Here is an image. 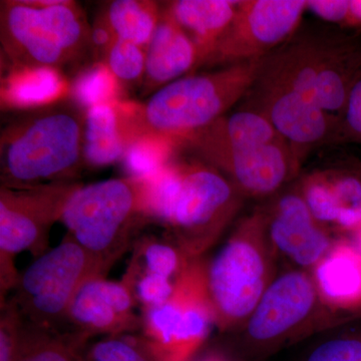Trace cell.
<instances>
[{"label": "cell", "mask_w": 361, "mask_h": 361, "mask_svg": "<svg viewBox=\"0 0 361 361\" xmlns=\"http://www.w3.org/2000/svg\"><path fill=\"white\" fill-rule=\"evenodd\" d=\"M180 157L176 154L149 177L152 216L167 227L171 241L194 260L220 238L238 212L243 194L207 161Z\"/></svg>", "instance_id": "6da1fadb"}, {"label": "cell", "mask_w": 361, "mask_h": 361, "mask_svg": "<svg viewBox=\"0 0 361 361\" xmlns=\"http://www.w3.org/2000/svg\"><path fill=\"white\" fill-rule=\"evenodd\" d=\"M85 114L70 97L11 118L0 134V187L78 182L85 166Z\"/></svg>", "instance_id": "7a4b0ae2"}, {"label": "cell", "mask_w": 361, "mask_h": 361, "mask_svg": "<svg viewBox=\"0 0 361 361\" xmlns=\"http://www.w3.org/2000/svg\"><path fill=\"white\" fill-rule=\"evenodd\" d=\"M261 59L190 73L166 85L145 103L123 101L135 141L183 142L219 121L251 90Z\"/></svg>", "instance_id": "3957f363"}, {"label": "cell", "mask_w": 361, "mask_h": 361, "mask_svg": "<svg viewBox=\"0 0 361 361\" xmlns=\"http://www.w3.org/2000/svg\"><path fill=\"white\" fill-rule=\"evenodd\" d=\"M90 27L82 6L56 0L0 1V47L6 68H51L80 66L90 52Z\"/></svg>", "instance_id": "277c9868"}, {"label": "cell", "mask_w": 361, "mask_h": 361, "mask_svg": "<svg viewBox=\"0 0 361 361\" xmlns=\"http://www.w3.org/2000/svg\"><path fill=\"white\" fill-rule=\"evenodd\" d=\"M152 219L149 178H115L80 185L71 194L61 222L104 274Z\"/></svg>", "instance_id": "5b68a950"}, {"label": "cell", "mask_w": 361, "mask_h": 361, "mask_svg": "<svg viewBox=\"0 0 361 361\" xmlns=\"http://www.w3.org/2000/svg\"><path fill=\"white\" fill-rule=\"evenodd\" d=\"M275 252L265 215L257 213L242 221L207 262V284L218 329H231L250 317L274 280Z\"/></svg>", "instance_id": "8992f818"}, {"label": "cell", "mask_w": 361, "mask_h": 361, "mask_svg": "<svg viewBox=\"0 0 361 361\" xmlns=\"http://www.w3.org/2000/svg\"><path fill=\"white\" fill-rule=\"evenodd\" d=\"M96 277H106L87 251L66 234L61 243L39 256L16 284L11 302L25 324L59 331L80 287Z\"/></svg>", "instance_id": "52a82bcc"}, {"label": "cell", "mask_w": 361, "mask_h": 361, "mask_svg": "<svg viewBox=\"0 0 361 361\" xmlns=\"http://www.w3.org/2000/svg\"><path fill=\"white\" fill-rule=\"evenodd\" d=\"M142 318V345L152 360H191L216 326L206 261H190L169 300L144 311Z\"/></svg>", "instance_id": "ba28073f"}, {"label": "cell", "mask_w": 361, "mask_h": 361, "mask_svg": "<svg viewBox=\"0 0 361 361\" xmlns=\"http://www.w3.org/2000/svg\"><path fill=\"white\" fill-rule=\"evenodd\" d=\"M80 183H56L32 189L0 187V293L1 301L20 280L16 258L23 252H47L54 223L61 222L71 194Z\"/></svg>", "instance_id": "9c48e42d"}, {"label": "cell", "mask_w": 361, "mask_h": 361, "mask_svg": "<svg viewBox=\"0 0 361 361\" xmlns=\"http://www.w3.org/2000/svg\"><path fill=\"white\" fill-rule=\"evenodd\" d=\"M306 11L301 0L239 1L236 16L205 66H231L264 59L293 35Z\"/></svg>", "instance_id": "30bf717a"}, {"label": "cell", "mask_w": 361, "mask_h": 361, "mask_svg": "<svg viewBox=\"0 0 361 361\" xmlns=\"http://www.w3.org/2000/svg\"><path fill=\"white\" fill-rule=\"evenodd\" d=\"M182 149L218 169L243 195L267 196L279 189L293 171L285 140L271 144H226L196 135Z\"/></svg>", "instance_id": "8fae6325"}, {"label": "cell", "mask_w": 361, "mask_h": 361, "mask_svg": "<svg viewBox=\"0 0 361 361\" xmlns=\"http://www.w3.org/2000/svg\"><path fill=\"white\" fill-rule=\"evenodd\" d=\"M318 293L313 278L291 271L273 280L247 320L252 341L270 344L286 336L314 308Z\"/></svg>", "instance_id": "7c38bea8"}, {"label": "cell", "mask_w": 361, "mask_h": 361, "mask_svg": "<svg viewBox=\"0 0 361 361\" xmlns=\"http://www.w3.org/2000/svg\"><path fill=\"white\" fill-rule=\"evenodd\" d=\"M134 294L125 282L96 277L85 282L73 298L68 320L85 336H118L142 329V318L135 314Z\"/></svg>", "instance_id": "4fadbf2b"}, {"label": "cell", "mask_w": 361, "mask_h": 361, "mask_svg": "<svg viewBox=\"0 0 361 361\" xmlns=\"http://www.w3.org/2000/svg\"><path fill=\"white\" fill-rule=\"evenodd\" d=\"M265 218L275 251L301 267H314L332 247L324 227L314 219L301 195H285Z\"/></svg>", "instance_id": "5bb4252c"}, {"label": "cell", "mask_w": 361, "mask_h": 361, "mask_svg": "<svg viewBox=\"0 0 361 361\" xmlns=\"http://www.w3.org/2000/svg\"><path fill=\"white\" fill-rule=\"evenodd\" d=\"M161 16L146 49V71L140 87L142 97L152 96L166 85L199 68L196 45L178 25L161 2Z\"/></svg>", "instance_id": "9a60e30c"}, {"label": "cell", "mask_w": 361, "mask_h": 361, "mask_svg": "<svg viewBox=\"0 0 361 361\" xmlns=\"http://www.w3.org/2000/svg\"><path fill=\"white\" fill-rule=\"evenodd\" d=\"M314 219L343 230L361 228V180L355 175H313L301 193Z\"/></svg>", "instance_id": "2e32d148"}, {"label": "cell", "mask_w": 361, "mask_h": 361, "mask_svg": "<svg viewBox=\"0 0 361 361\" xmlns=\"http://www.w3.org/2000/svg\"><path fill=\"white\" fill-rule=\"evenodd\" d=\"M264 111L259 113L269 120L285 141L299 146L316 144L326 137L334 118L319 106L292 90H265Z\"/></svg>", "instance_id": "e0dca14e"}, {"label": "cell", "mask_w": 361, "mask_h": 361, "mask_svg": "<svg viewBox=\"0 0 361 361\" xmlns=\"http://www.w3.org/2000/svg\"><path fill=\"white\" fill-rule=\"evenodd\" d=\"M134 141L123 99L96 104L85 110V166L102 168L123 161Z\"/></svg>", "instance_id": "ac0fdd59"}, {"label": "cell", "mask_w": 361, "mask_h": 361, "mask_svg": "<svg viewBox=\"0 0 361 361\" xmlns=\"http://www.w3.org/2000/svg\"><path fill=\"white\" fill-rule=\"evenodd\" d=\"M161 4L196 45L200 68L206 65L216 45L231 25L239 1L175 0L161 1Z\"/></svg>", "instance_id": "d6986e66"}, {"label": "cell", "mask_w": 361, "mask_h": 361, "mask_svg": "<svg viewBox=\"0 0 361 361\" xmlns=\"http://www.w3.org/2000/svg\"><path fill=\"white\" fill-rule=\"evenodd\" d=\"M1 78V109L32 111L71 97L63 71L51 68H6Z\"/></svg>", "instance_id": "ffe728a7"}, {"label": "cell", "mask_w": 361, "mask_h": 361, "mask_svg": "<svg viewBox=\"0 0 361 361\" xmlns=\"http://www.w3.org/2000/svg\"><path fill=\"white\" fill-rule=\"evenodd\" d=\"M313 281L318 296L334 307L348 310L361 304V253L341 243L314 266Z\"/></svg>", "instance_id": "44dd1931"}, {"label": "cell", "mask_w": 361, "mask_h": 361, "mask_svg": "<svg viewBox=\"0 0 361 361\" xmlns=\"http://www.w3.org/2000/svg\"><path fill=\"white\" fill-rule=\"evenodd\" d=\"M161 2L149 0H114L104 4L101 13L116 39L147 49L161 16Z\"/></svg>", "instance_id": "7402d4cb"}, {"label": "cell", "mask_w": 361, "mask_h": 361, "mask_svg": "<svg viewBox=\"0 0 361 361\" xmlns=\"http://www.w3.org/2000/svg\"><path fill=\"white\" fill-rule=\"evenodd\" d=\"M85 334H61L33 329L23 322L18 353L13 361H80L78 346L87 338Z\"/></svg>", "instance_id": "603a6c76"}, {"label": "cell", "mask_w": 361, "mask_h": 361, "mask_svg": "<svg viewBox=\"0 0 361 361\" xmlns=\"http://www.w3.org/2000/svg\"><path fill=\"white\" fill-rule=\"evenodd\" d=\"M190 261L170 239L161 241L155 237H145L135 244L130 264L147 272L176 280Z\"/></svg>", "instance_id": "cb8c5ba5"}, {"label": "cell", "mask_w": 361, "mask_h": 361, "mask_svg": "<svg viewBox=\"0 0 361 361\" xmlns=\"http://www.w3.org/2000/svg\"><path fill=\"white\" fill-rule=\"evenodd\" d=\"M123 90L104 63H92L75 77L71 84V97L87 110L96 104L121 101Z\"/></svg>", "instance_id": "d4e9b609"}, {"label": "cell", "mask_w": 361, "mask_h": 361, "mask_svg": "<svg viewBox=\"0 0 361 361\" xmlns=\"http://www.w3.org/2000/svg\"><path fill=\"white\" fill-rule=\"evenodd\" d=\"M179 151L174 142L140 137L130 145L123 161L130 177L149 178L160 172Z\"/></svg>", "instance_id": "484cf974"}, {"label": "cell", "mask_w": 361, "mask_h": 361, "mask_svg": "<svg viewBox=\"0 0 361 361\" xmlns=\"http://www.w3.org/2000/svg\"><path fill=\"white\" fill-rule=\"evenodd\" d=\"M103 63L123 90L141 87L146 71V49L127 40L116 39L106 52Z\"/></svg>", "instance_id": "4316f807"}, {"label": "cell", "mask_w": 361, "mask_h": 361, "mask_svg": "<svg viewBox=\"0 0 361 361\" xmlns=\"http://www.w3.org/2000/svg\"><path fill=\"white\" fill-rule=\"evenodd\" d=\"M123 281L130 287L137 303L147 311L169 300L174 292L176 280L147 272L130 263Z\"/></svg>", "instance_id": "83f0119b"}, {"label": "cell", "mask_w": 361, "mask_h": 361, "mask_svg": "<svg viewBox=\"0 0 361 361\" xmlns=\"http://www.w3.org/2000/svg\"><path fill=\"white\" fill-rule=\"evenodd\" d=\"M23 320L11 301L1 304L0 361H13L20 345Z\"/></svg>", "instance_id": "f1b7e54d"}, {"label": "cell", "mask_w": 361, "mask_h": 361, "mask_svg": "<svg viewBox=\"0 0 361 361\" xmlns=\"http://www.w3.org/2000/svg\"><path fill=\"white\" fill-rule=\"evenodd\" d=\"M90 361H153L132 342L118 336L108 337L97 342L90 351Z\"/></svg>", "instance_id": "f546056e"}, {"label": "cell", "mask_w": 361, "mask_h": 361, "mask_svg": "<svg viewBox=\"0 0 361 361\" xmlns=\"http://www.w3.org/2000/svg\"><path fill=\"white\" fill-rule=\"evenodd\" d=\"M307 361H361V337L331 339L312 351Z\"/></svg>", "instance_id": "4dcf8cb0"}, {"label": "cell", "mask_w": 361, "mask_h": 361, "mask_svg": "<svg viewBox=\"0 0 361 361\" xmlns=\"http://www.w3.org/2000/svg\"><path fill=\"white\" fill-rule=\"evenodd\" d=\"M306 9L323 20L351 28L350 0H311Z\"/></svg>", "instance_id": "1f68e13d"}, {"label": "cell", "mask_w": 361, "mask_h": 361, "mask_svg": "<svg viewBox=\"0 0 361 361\" xmlns=\"http://www.w3.org/2000/svg\"><path fill=\"white\" fill-rule=\"evenodd\" d=\"M341 127L346 137L361 142V75L349 92Z\"/></svg>", "instance_id": "d6a6232c"}, {"label": "cell", "mask_w": 361, "mask_h": 361, "mask_svg": "<svg viewBox=\"0 0 361 361\" xmlns=\"http://www.w3.org/2000/svg\"><path fill=\"white\" fill-rule=\"evenodd\" d=\"M116 39V35L108 21L104 18V14L99 11V14L90 27V49L92 63H104L106 52Z\"/></svg>", "instance_id": "836d02e7"}, {"label": "cell", "mask_w": 361, "mask_h": 361, "mask_svg": "<svg viewBox=\"0 0 361 361\" xmlns=\"http://www.w3.org/2000/svg\"><path fill=\"white\" fill-rule=\"evenodd\" d=\"M202 361H228V360H225V358L221 357V356L212 355V356H209V357H207V358H205V360H203Z\"/></svg>", "instance_id": "e575fe53"}, {"label": "cell", "mask_w": 361, "mask_h": 361, "mask_svg": "<svg viewBox=\"0 0 361 361\" xmlns=\"http://www.w3.org/2000/svg\"><path fill=\"white\" fill-rule=\"evenodd\" d=\"M80 361H82V360H80Z\"/></svg>", "instance_id": "d590c367"}]
</instances>
